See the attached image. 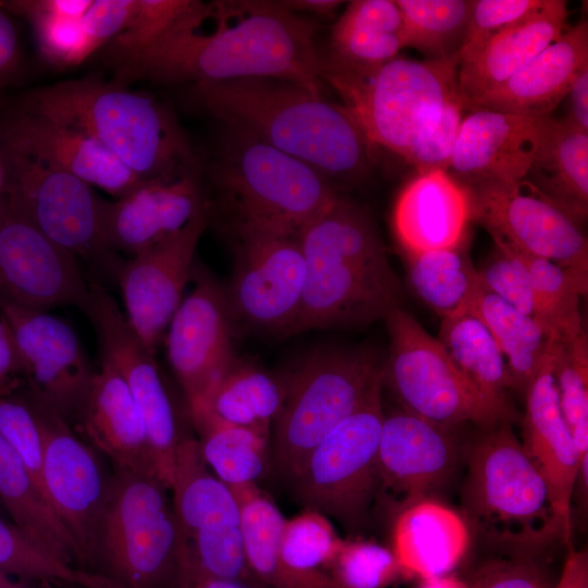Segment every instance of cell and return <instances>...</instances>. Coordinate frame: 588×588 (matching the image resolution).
I'll return each mask as SVG.
<instances>
[{"instance_id":"obj_13","label":"cell","mask_w":588,"mask_h":588,"mask_svg":"<svg viewBox=\"0 0 588 588\" xmlns=\"http://www.w3.org/2000/svg\"><path fill=\"white\" fill-rule=\"evenodd\" d=\"M235 261L224 290L233 319L273 333L293 334L306 264L299 232L234 221Z\"/></svg>"},{"instance_id":"obj_32","label":"cell","mask_w":588,"mask_h":588,"mask_svg":"<svg viewBox=\"0 0 588 588\" xmlns=\"http://www.w3.org/2000/svg\"><path fill=\"white\" fill-rule=\"evenodd\" d=\"M172 505L182 541L195 534L238 525V504L232 489L209 470L197 440L184 436L179 442Z\"/></svg>"},{"instance_id":"obj_12","label":"cell","mask_w":588,"mask_h":588,"mask_svg":"<svg viewBox=\"0 0 588 588\" xmlns=\"http://www.w3.org/2000/svg\"><path fill=\"white\" fill-rule=\"evenodd\" d=\"M2 147L9 206L76 259L107 261L112 254L105 235L107 201L78 177L4 143Z\"/></svg>"},{"instance_id":"obj_57","label":"cell","mask_w":588,"mask_h":588,"mask_svg":"<svg viewBox=\"0 0 588 588\" xmlns=\"http://www.w3.org/2000/svg\"><path fill=\"white\" fill-rule=\"evenodd\" d=\"M569 112L566 120L588 132V65L576 75L567 94Z\"/></svg>"},{"instance_id":"obj_27","label":"cell","mask_w":588,"mask_h":588,"mask_svg":"<svg viewBox=\"0 0 588 588\" xmlns=\"http://www.w3.org/2000/svg\"><path fill=\"white\" fill-rule=\"evenodd\" d=\"M468 189L445 170L418 173L401 191L393 228L404 254L453 248L467 241Z\"/></svg>"},{"instance_id":"obj_39","label":"cell","mask_w":588,"mask_h":588,"mask_svg":"<svg viewBox=\"0 0 588 588\" xmlns=\"http://www.w3.org/2000/svg\"><path fill=\"white\" fill-rule=\"evenodd\" d=\"M438 340L453 363L485 394L510 403L513 390L505 359L486 326L470 313L441 319Z\"/></svg>"},{"instance_id":"obj_48","label":"cell","mask_w":588,"mask_h":588,"mask_svg":"<svg viewBox=\"0 0 588 588\" xmlns=\"http://www.w3.org/2000/svg\"><path fill=\"white\" fill-rule=\"evenodd\" d=\"M41 58L57 69L74 68L94 53L81 17L50 16L27 20Z\"/></svg>"},{"instance_id":"obj_43","label":"cell","mask_w":588,"mask_h":588,"mask_svg":"<svg viewBox=\"0 0 588 588\" xmlns=\"http://www.w3.org/2000/svg\"><path fill=\"white\" fill-rule=\"evenodd\" d=\"M0 568L41 583L84 587L88 574L57 558L0 515Z\"/></svg>"},{"instance_id":"obj_15","label":"cell","mask_w":588,"mask_h":588,"mask_svg":"<svg viewBox=\"0 0 588 588\" xmlns=\"http://www.w3.org/2000/svg\"><path fill=\"white\" fill-rule=\"evenodd\" d=\"M464 186L473 220L495 243L588 275V242L580 224L535 188L525 182Z\"/></svg>"},{"instance_id":"obj_3","label":"cell","mask_w":588,"mask_h":588,"mask_svg":"<svg viewBox=\"0 0 588 588\" xmlns=\"http://www.w3.org/2000/svg\"><path fill=\"white\" fill-rule=\"evenodd\" d=\"M299 238L306 278L294 333L365 326L401 307L400 280L362 206L336 195Z\"/></svg>"},{"instance_id":"obj_36","label":"cell","mask_w":588,"mask_h":588,"mask_svg":"<svg viewBox=\"0 0 588 588\" xmlns=\"http://www.w3.org/2000/svg\"><path fill=\"white\" fill-rule=\"evenodd\" d=\"M466 242L453 248L405 254L412 290L441 319L468 313L480 285Z\"/></svg>"},{"instance_id":"obj_41","label":"cell","mask_w":588,"mask_h":588,"mask_svg":"<svg viewBox=\"0 0 588 588\" xmlns=\"http://www.w3.org/2000/svg\"><path fill=\"white\" fill-rule=\"evenodd\" d=\"M405 30L406 47L426 59L458 57L470 16L471 0H395Z\"/></svg>"},{"instance_id":"obj_54","label":"cell","mask_w":588,"mask_h":588,"mask_svg":"<svg viewBox=\"0 0 588 588\" xmlns=\"http://www.w3.org/2000/svg\"><path fill=\"white\" fill-rule=\"evenodd\" d=\"M24 379L13 332L0 311V395H11Z\"/></svg>"},{"instance_id":"obj_26","label":"cell","mask_w":588,"mask_h":588,"mask_svg":"<svg viewBox=\"0 0 588 588\" xmlns=\"http://www.w3.org/2000/svg\"><path fill=\"white\" fill-rule=\"evenodd\" d=\"M73 418L115 467L157 477L142 413L124 379L107 359L101 358Z\"/></svg>"},{"instance_id":"obj_50","label":"cell","mask_w":588,"mask_h":588,"mask_svg":"<svg viewBox=\"0 0 588 588\" xmlns=\"http://www.w3.org/2000/svg\"><path fill=\"white\" fill-rule=\"evenodd\" d=\"M548 0H471L468 29L460 59L477 50L490 36L534 14Z\"/></svg>"},{"instance_id":"obj_62","label":"cell","mask_w":588,"mask_h":588,"mask_svg":"<svg viewBox=\"0 0 588 588\" xmlns=\"http://www.w3.org/2000/svg\"><path fill=\"white\" fill-rule=\"evenodd\" d=\"M5 181H7L5 161H4L3 147H2L1 138H0V200L4 195Z\"/></svg>"},{"instance_id":"obj_10","label":"cell","mask_w":588,"mask_h":588,"mask_svg":"<svg viewBox=\"0 0 588 588\" xmlns=\"http://www.w3.org/2000/svg\"><path fill=\"white\" fill-rule=\"evenodd\" d=\"M213 172L232 204L234 221L301 232L338 195L307 163L233 127H229Z\"/></svg>"},{"instance_id":"obj_24","label":"cell","mask_w":588,"mask_h":588,"mask_svg":"<svg viewBox=\"0 0 588 588\" xmlns=\"http://www.w3.org/2000/svg\"><path fill=\"white\" fill-rule=\"evenodd\" d=\"M0 138L117 199L145 181L90 135L36 114L15 109L0 123Z\"/></svg>"},{"instance_id":"obj_60","label":"cell","mask_w":588,"mask_h":588,"mask_svg":"<svg viewBox=\"0 0 588 588\" xmlns=\"http://www.w3.org/2000/svg\"><path fill=\"white\" fill-rule=\"evenodd\" d=\"M0 588H38L34 580L12 575L0 568Z\"/></svg>"},{"instance_id":"obj_44","label":"cell","mask_w":588,"mask_h":588,"mask_svg":"<svg viewBox=\"0 0 588 588\" xmlns=\"http://www.w3.org/2000/svg\"><path fill=\"white\" fill-rule=\"evenodd\" d=\"M197 3V0H133L126 24L108 44L111 64L115 68L144 52Z\"/></svg>"},{"instance_id":"obj_22","label":"cell","mask_w":588,"mask_h":588,"mask_svg":"<svg viewBox=\"0 0 588 588\" xmlns=\"http://www.w3.org/2000/svg\"><path fill=\"white\" fill-rule=\"evenodd\" d=\"M206 211L209 204L198 171L145 180L114 201H107L106 243L110 252L132 257Z\"/></svg>"},{"instance_id":"obj_47","label":"cell","mask_w":588,"mask_h":588,"mask_svg":"<svg viewBox=\"0 0 588 588\" xmlns=\"http://www.w3.org/2000/svg\"><path fill=\"white\" fill-rule=\"evenodd\" d=\"M0 436L22 461L32 479L47 499L42 475V433L28 400L16 397L13 394L0 395Z\"/></svg>"},{"instance_id":"obj_19","label":"cell","mask_w":588,"mask_h":588,"mask_svg":"<svg viewBox=\"0 0 588 588\" xmlns=\"http://www.w3.org/2000/svg\"><path fill=\"white\" fill-rule=\"evenodd\" d=\"M208 213H200L179 232L132 256L118 268L123 313L154 355L183 299Z\"/></svg>"},{"instance_id":"obj_17","label":"cell","mask_w":588,"mask_h":588,"mask_svg":"<svg viewBox=\"0 0 588 588\" xmlns=\"http://www.w3.org/2000/svg\"><path fill=\"white\" fill-rule=\"evenodd\" d=\"M27 400L42 433L46 497L77 543L85 568L90 571L93 543L110 478L96 454L60 414L29 393Z\"/></svg>"},{"instance_id":"obj_30","label":"cell","mask_w":588,"mask_h":588,"mask_svg":"<svg viewBox=\"0 0 588 588\" xmlns=\"http://www.w3.org/2000/svg\"><path fill=\"white\" fill-rule=\"evenodd\" d=\"M391 544L402 572L426 580L448 575L460 563L469 544V531L456 512L425 499L399 512Z\"/></svg>"},{"instance_id":"obj_55","label":"cell","mask_w":588,"mask_h":588,"mask_svg":"<svg viewBox=\"0 0 588 588\" xmlns=\"http://www.w3.org/2000/svg\"><path fill=\"white\" fill-rule=\"evenodd\" d=\"M21 71L17 33L9 14L0 7V90L13 84Z\"/></svg>"},{"instance_id":"obj_16","label":"cell","mask_w":588,"mask_h":588,"mask_svg":"<svg viewBox=\"0 0 588 588\" xmlns=\"http://www.w3.org/2000/svg\"><path fill=\"white\" fill-rule=\"evenodd\" d=\"M174 313L164 334L168 362L184 392L193 421L234 360L232 315L224 289L204 270Z\"/></svg>"},{"instance_id":"obj_52","label":"cell","mask_w":588,"mask_h":588,"mask_svg":"<svg viewBox=\"0 0 588 588\" xmlns=\"http://www.w3.org/2000/svg\"><path fill=\"white\" fill-rule=\"evenodd\" d=\"M133 0H93L83 15L94 52L108 45L124 27Z\"/></svg>"},{"instance_id":"obj_49","label":"cell","mask_w":588,"mask_h":588,"mask_svg":"<svg viewBox=\"0 0 588 588\" xmlns=\"http://www.w3.org/2000/svg\"><path fill=\"white\" fill-rule=\"evenodd\" d=\"M466 102L460 90L443 105L431 127L414 144L405 156L418 173L430 170H449L452 154L460 134Z\"/></svg>"},{"instance_id":"obj_11","label":"cell","mask_w":588,"mask_h":588,"mask_svg":"<svg viewBox=\"0 0 588 588\" xmlns=\"http://www.w3.org/2000/svg\"><path fill=\"white\" fill-rule=\"evenodd\" d=\"M382 388L311 450L291 482L304 509L318 511L348 529L364 524L379 491Z\"/></svg>"},{"instance_id":"obj_58","label":"cell","mask_w":588,"mask_h":588,"mask_svg":"<svg viewBox=\"0 0 588 588\" xmlns=\"http://www.w3.org/2000/svg\"><path fill=\"white\" fill-rule=\"evenodd\" d=\"M554 588H588V553L571 549Z\"/></svg>"},{"instance_id":"obj_21","label":"cell","mask_w":588,"mask_h":588,"mask_svg":"<svg viewBox=\"0 0 588 588\" xmlns=\"http://www.w3.org/2000/svg\"><path fill=\"white\" fill-rule=\"evenodd\" d=\"M451 429L403 408L384 414L377 455L379 491L399 512L430 499L451 477L458 457Z\"/></svg>"},{"instance_id":"obj_29","label":"cell","mask_w":588,"mask_h":588,"mask_svg":"<svg viewBox=\"0 0 588 588\" xmlns=\"http://www.w3.org/2000/svg\"><path fill=\"white\" fill-rule=\"evenodd\" d=\"M568 11L564 0L546 5L490 36L477 50L460 59L457 82L466 107L516 74L565 29Z\"/></svg>"},{"instance_id":"obj_59","label":"cell","mask_w":588,"mask_h":588,"mask_svg":"<svg viewBox=\"0 0 588 588\" xmlns=\"http://www.w3.org/2000/svg\"><path fill=\"white\" fill-rule=\"evenodd\" d=\"M281 4L287 10L297 13L308 12L319 16H331L344 3L338 0H282Z\"/></svg>"},{"instance_id":"obj_46","label":"cell","mask_w":588,"mask_h":588,"mask_svg":"<svg viewBox=\"0 0 588 588\" xmlns=\"http://www.w3.org/2000/svg\"><path fill=\"white\" fill-rule=\"evenodd\" d=\"M495 245L497 250L478 270L481 287L539 322L540 307L524 261L513 248Z\"/></svg>"},{"instance_id":"obj_6","label":"cell","mask_w":588,"mask_h":588,"mask_svg":"<svg viewBox=\"0 0 588 588\" xmlns=\"http://www.w3.org/2000/svg\"><path fill=\"white\" fill-rule=\"evenodd\" d=\"M470 449L463 507L473 526L509 553L539 554L565 542L550 490L522 442L501 422Z\"/></svg>"},{"instance_id":"obj_8","label":"cell","mask_w":588,"mask_h":588,"mask_svg":"<svg viewBox=\"0 0 588 588\" xmlns=\"http://www.w3.org/2000/svg\"><path fill=\"white\" fill-rule=\"evenodd\" d=\"M383 384V363L367 350L320 348L284 379L272 424L271 457L292 482L311 450Z\"/></svg>"},{"instance_id":"obj_40","label":"cell","mask_w":588,"mask_h":588,"mask_svg":"<svg viewBox=\"0 0 588 588\" xmlns=\"http://www.w3.org/2000/svg\"><path fill=\"white\" fill-rule=\"evenodd\" d=\"M515 252L525 264L540 307L539 323L550 339L572 344L586 338L579 301L587 293L588 275Z\"/></svg>"},{"instance_id":"obj_45","label":"cell","mask_w":588,"mask_h":588,"mask_svg":"<svg viewBox=\"0 0 588 588\" xmlns=\"http://www.w3.org/2000/svg\"><path fill=\"white\" fill-rule=\"evenodd\" d=\"M327 573L333 588H385L403 572L391 549L364 539H343Z\"/></svg>"},{"instance_id":"obj_23","label":"cell","mask_w":588,"mask_h":588,"mask_svg":"<svg viewBox=\"0 0 588 588\" xmlns=\"http://www.w3.org/2000/svg\"><path fill=\"white\" fill-rule=\"evenodd\" d=\"M549 117L473 109L463 119L449 170L463 185L519 183L544 136Z\"/></svg>"},{"instance_id":"obj_4","label":"cell","mask_w":588,"mask_h":588,"mask_svg":"<svg viewBox=\"0 0 588 588\" xmlns=\"http://www.w3.org/2000/svg\"><path fill=\"white\" fill-rule=\"evenodd\" d=\"M16 110L90 135L142 180L199 171L174 112L115 82L86 77L56 83L24 95Z\"/></svg>"},{"instance_id":"obj_5","label":"cell","mask_w":588,"mask_h":588,"mask_svg":"<svg viewBox=\"0 0 588 588\" xmlns=\"http://www.w3.org/2000/svg\"><path fill=\"white\" fill-rule=\"evenodd\" d=\"M460 58L396 57L360 65L320 54L321 78L342 99L370 144L405 158L458 89Z\"/></svg>"},{"instance_id":"obj_34","label":"cell","mask_w":588,"mask_h":588,"mask_svg":"<svg viewBox=\"0 0 588 588\" xmlns=\"http://www.w3.org/2000/svg\"><path fill=\"white\" fill-rule=\"evenodd\" d=\"M406 48L404 21L395 0H353L331 30V53L354 64L373 65Z\"/></svg>"},{"instance_id":"obj_63","label":"cell","mask_w":588,"mask_h":588,"mask_svg":"<svg viewBox=\"0 0 588 588\" xmlns=\"http://www.w3.org/2000/svg\"><path fill=\"white\" fill-rule=\"evenodd\" d=\"M2 513L8 514L7 511H5V509H4V505H3L2 501H1V499H0V515H1Z\"/></svg>"},{"instance_id":"obj_42","label":"cell","mask_w":588,"mask_h":588,"mask_svg":"<svg viewBox=\"0 0 588 588\" xmlns=\"http://www.w3.org/2000/svg\"><path fill=\"white\" fill-rule=\"evenodd\" d=\"M550 352L560 408L580 465L588 462L587 338L573 344L551 341Z\"/></svg>"},{"instance_id":"obj_31","label":"cell","mask_w":588,"mask_h":588,"mask_svg":"<svg viewBox=\"0 0 588 588\" xmlns=\"http://www.w3.org/2000/svg\"><path fill=\"white\" fill-rule=\"evenodd\" d=\"M580 224L588 210V132L550 117L524 181Z\"/></svg>"},{"instance_id":"obj_53","label":"cell","mask_w":588,"mask_h":588,"mask_svg":"<svg viewBox=\"0 0 588 588\" xmlns=\"http://www.w3.org/2000/svg\"><path fill=\"white\" fill-rule=\"evenodd\" d=\"M93 0H5L0 7L7 12L25 19L34 17H81Z\"/></svg>"},{"instance_id":"obj_25","label":"cell","mask_w":588,"mask_h":588,"mask_svg":"<svg viewBox=\"0 0 588 588\" xmlns=\"http://www.w3.org/2000/svg\"><path fill=\"white\" fill-rule=\"evenodd\" d=\"M525 395L522 444L550 490L567 543L571 538L572 500L577 485L579 462L560 408L550 347Z\"/></svg>"},{"instance_id":"obj_28","label":"cell","mask_w":588,"mask_h":588,"mask_svg":"<svg viewBox=\"0 0 588 588\" xmlns=\"http://www.w3.org/2000/svg\"><path fill=\"white\" fill-rule=\"evenodd\" d=\"M588 65V24L580 21L516 74L468 106L502 112L549 117Z\"/></svg>"},{"instance_id":"obj_33","label":"cell","mask_w":588,"mask_h":588,"mask_svg":"<svg viewBox=\"0 0 588 588\" xmlns=\"http://www.w3.org/2000/svg\"><path fill=\"white\" fill-rule=\"evenodd\" d=\"M0 499L13 524L26 536L62 561L86 569L74 538L1 436Z\"/></svg>"},{"instance_id":"obj_18","label":"cell","mask_w":588,"mask_h":588,"mask_svg":"<svg viewBox=\"0 0 588 588\" xmlns=\"http://www.w3.org/2000/svg\"><path fill=\"white\" fill-rule=\"evenodd\" d=\"M0 311L13 332L29 394L65 420L73 418L95 373L76 332L47 310L2 296Z\"/></svg>"},{"instance_id":"obj_37","label":"cell","mask_w":588,"mask_h":588,"mask_svg":"<svg viewBox=\"0 0 588 588\" xmlns=\"http://www.w3.org/2000/svg\"><path fill=\"white\" fill-rule=\"evenodd\" d=\"M284 393V380L256 365L234 358L201 416L209 414L224 422L270 434Z\"/></svg>"},{"instance_id":"obj_14","label":"cell","mask_w":588,"mask_h":588,"mask_svg":"<svg viewBox=\"0 0 588 588\" xmlns=\"http://www.w3.org/2000/svg\"><path fill=\"white\" fill-rule=\"evenodd\" d=\"M90 320L107 359L121 375L137 404L147 431L157 477L170 490L180 432L175 409L155 360L115 299L100 284H90L81 309Z\"/></svg>"},{"instance_id":"obj_1","label":"cell","mask_w":588,"mask_h":588,"mask_svg":"<svg viewBox=\"0 0 588 588\" xmlns=\"http://www.w3.org/2000/svg\"><path fill=\"white\" fill-rule=\"evenodd\" d=\"M316 32V24L280 1H198L152 46L115 66L113 82L195 85L271 77L322 95Z\"/></svg>"},{"instance_id":"obj_61","label":"cell","mask_w":588,"mask_h":588,"mask_svg":"<svg viewBox=\"0 0 588 588\" xmlns=\"http://www.w3.org/2000/svg\"><path fill=\"white\" fill-rule=\"evenodd\" d=\"M420 588H467L466 583L453 576L426 579Z\"/></svg>"},{"instance_id":"obj_38","label":"cell","mask_w":588,"mask_h":588,"mask_svg":"<svg viewBox=\"0 0 588 588\" xmlns=\"http://www.w3.org/2000/svg\"><path fill=\"white\" fill-rule=\"evenodd\" d=\"M204 462L229 487L257 483L272 461L270 434L206 414L194 421Z\"/></svg>"},{"instance_id":"obj_35","label":"cell","mask_w":588,"mask_h":588,"mask_svg":"<svg viewBox=\"0 0 588 588\" xmlns=\"http://www.w3.org/2000/svg\"><path fill=\"white\" fill-rule=\"evenodd\" d=\"M468 313L489 330L511 376L513 390L526 393L549 352L551 339L534 318L524 315L481 285Z\"/></svg>"},{"instance_id":"obj_2","label":"cell","mask_w":588,"mask_h":588,"mask_svg":"<svg viewBox=\"0 0 588 588\" xmlns=\"http://www.w3.org/2000/svg\"><path fill=\"white\" fill-rule=\"evenodd\" d=\"M191 100L229 127L307 163L331 184L364 179L373 146L342 105L285 79L249 77L188 86Z\"/></svg>"},{"instance_id":"obj_9","label":"cell","mask_w":588,"mask_h":588,"mask_svg":"<svg viewBox=\"0 0 588 588\" xmlns=\"http://www.w3.org/2000/svg\"><path fill=\"white\" fill-rule=\"evenodd\" d=\"M385 321L390 352L383 384L401 408L446 428L471 422L487 429L518 418L510 403L491 399L464 375L411 314L397 307Z\"/></svg>"},{"instance_id":"obj_56","label":"cell","mask_w":588,"mask_h":588,"mask_svg":"<svg viewBox=\"0 0 588 588\" xmlns=\"http://www.w3.org/2000/svg\"><path fill=\"white\" fill-rule=\"evenodd\" d=\"M171 588H259L245 581L211 576L181 553L180 566Z\"/></svg>"},{"instance_id":"obj_20","label":"cell","mask_w":588,"mask_h":588,"mask_svg":"<svg viewBox=\"0 0 588 588\" xmlns=\"http://www.w3.org/2000/svg\"><path fill=\"white\" fill-rule=\"evenodd\" d=\"M77 259L0 200V296L23 307L47 310L88 297Z\"/></svg>"},{"instance_id":"obj_7","label":"cell","mask_w":588,"mask_h":588,"mask_svg":"<svg viewBox=\"0 0 588 588\" xmlns=\"http://www.w3.org/2000/svg\"><path fill=\"white\" fill-rule=\"evenodd\" d=\"M169 489L147 474L115 467L90 554V571L124 588H171L182 537Z\"/></svg>"},{"instance_id":"obj_51","label":"cell","mask_w":588,"mask_h":588,"mask_svg":"<svg viewBox=\"0 0 588 588\" xmlns=\"http://www.w3.org/2000/svg\"><path fill=\"white\" fill-rule=\"evenodd\" d=\"M539 554L509 553L482 563L467 588H554Z\"/></svg>"}]
</instances>
